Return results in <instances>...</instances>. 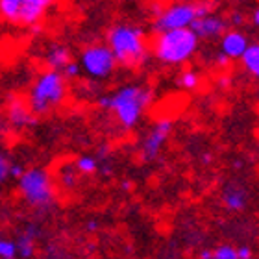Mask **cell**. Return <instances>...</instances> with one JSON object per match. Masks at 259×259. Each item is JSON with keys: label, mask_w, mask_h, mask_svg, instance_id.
Here are the masks:
<instances>
[{"label": "cell", "mask_w": 259, "mask_h": 259, "mask_svg": "<svg viewBox=\"0 0 259 259\" xmlns=\"http://www.w3.org/2000/svg\"><path fill=\"white\" fill-rule=\"evenodd\" d=\"M81 72H85L93 80H108L117 69V61L108 45H89L80 52V60H78Z\"/></svg>", "instance_id": "obj_7"}, {"label": "cell", "mask_w": 259, "mask_h": 259, "mask_svg": "<svg viewBox=\"0 0 259 259\" xmlns=\"http://www.w3.org/2000/svg\"><path fill=\"white\" fill-rule=\"evenodd\" d=\"M219 83H221V87H226L228 85V78H221V80H219Z\"/></svg>", "instance_id": "obj_32"}, {"label": "cell", "mask_w": 259, "mask_h": 259, "mask_svg": "<svg viewBox=\"0 0 259 259\" xmlns=\"http://www.w3.org/2000/svg\"><path fill=\"white\" fill-rule=\"evenodd\" d=\"M250 21H252V24H254L255 28L259 26V10H257V8L252 11V17H250Z\"/></svg>", "instance_id": "obj_29"}, {"label": "cell", "mask_w": 259, "mask_h": 259, "mask_svg": "<svg viewBox=\"0 0 259 259\" xmlns=\"http://www.w3.org/2000/svg\"><path fill=\"white\" fill-rule=\"evenodd\" d=\"M122 187H124V189L128 191L130 187H132V184H130V182H124V184H122Z\"/></svg>", "instance_id": "obj_33"}, {"label": "cell", "mask_w": 259, "mask_h": 259, "mask_svg": "<svg viewBox=\"0 0 259 259\" xmlns=\"http://www.w3.org/2000/svg\"><path fill=\"white\" fill-rule=\"evenodd\" d=\"M244 22V15L241 13V11H233L232 15H230V21H228V24L230 26H241Z\"/></svg>", "instance_id": "obj_26"}, {"label": "cell", "mask_w": 259, "mask_h": 259, "mask_svg": "<svg viewBox=\"0 0 259 259\" xmlns=\"http://www.w3.org/2000/svg\"><path fill=\"white\" fill-rule=\"evenodd\" d=\"M176 85L184 91H194L196 87L200 85V74L196 70H182L178 76H176Z\"/></svg>", "instance_id": "obj_18"}, {"label": "cell", "mask_w": 259, "mask_h": 259, "mask_svg": "<svg viewBox=\"0 0 259 259\" xmlns=\"http://www.w3.org/2000/svg\"><path fill=\"white\" fill-rule=\"evenodd\" d=\"M198 259H211V250L209 248L202 250V252L198 254Z\"/></svg>", "instance_id": "obj_30"}, {"label": "cell", "mask_w": 259, "mask_h": 259, "mask_svg": "<svg viewBox=\"0 0 259 259\" xmlns=\"http://www.w3.org/2000/svg\"><path fill=\"white\" fill-rule=\"evenodd\" d=\"M200 39L193 33L191 28L168 30L157 33L152 43V54L159 63L168 67H180L187 63L198 52Z\"/></svg>", "instance_id": "obj_3"}, {"label": "cell", "mask_w": 259, "mask_h": 259, "mask_svg": "<svg viewBox=\"0 0 259 259\" xmlns=\"http://www.w3.org/2000/svg\"><path fill=\"white\" fill-rule=\"evenodd\" d=\"M8 119H10L11 124L19 130L28 128V126H32L35 122L33 113L30 111L28 104H24L22 100H11L10 106H8Z\"/></svg>", "instance_id": "obj_12"}, {"label": "cell", "mask_w": 259, "mask_h": 259, "mask_svg": "<svg viewBox=\"0 0 259 259\" xmlns=\"http://www.w3.org/2000/svg\"><path fill=\"white\" fill-rule=\"evenodd\" d=\"M152 100H154V91L150 87L141 83H128L117 89L113 95L100 97L98 106L106 111L109 109L122 128L134 130L141 122Z\"/></svg>", "instance_id": "obj_1"}, {"label": "cell", "mask_w": 259, "mask_h": 259, "mask_svg": "<svg viewBox=\"0 0 259 259\" xmlns=\"http://www.w3.org/2000/svg\"><path fill=\"white\" fill-rule=\"evenodd\" d=\"M17 184H19V193L28 205H32L35 209H49L50 205H54V182L47 168H24V172L17 180Z\"/></svg>", "instance_id": "obj_5"}, {"label": "cell", "mask_w": 259, "mask_h": 259, "mask_svg": "<svg viewBox=\"0 0 259 259\" xmlns=\"http://www.w3.org/2000/svg\"><path fill=\"white\" fill-rule=\"evenodd\" d=\"M65 97H67V78L60 70L49 69L41 72L33 81L28 97V108L33 115L43 117L58 108Z\"/></svg>", "instance_id": "obj_4"}, {"label": "cell", "mask_w": 259, "mask_h": 259, "mask_svg": "<svg viewBox=\"0 0 259 259\" xmlns=\"http://www.w3.org/2000/svg\"><path fill=\"white\" fill-rule=\"evenodd\" d=\"M21 0H0V19L10 24H17Z\"/></svg>", "instance_id": "obj_19"}, {"label": "cell", "mask_w": 259, "mask_h": 259, "mask_svg": "<svg viewBox=\"0 0 259 259\" xmlns=\"http://www.w3.org/2000/svg\"><path fill=\"white\" fill-rule=\"evenodd\" d=\"M172 128L174 122L170 119H159L152 126V130L146 134L145 141H143V146H141L143 161H156L167 145V139L172 134Z\"/></svg>", "instance_id": "obj_8"}, {"label": "cell", "mask_w": 259, "mask_h": 259, "mask_svg": "<svg viewBox=\"0 0 259 259\" xmlns=\"http://www.w3.org/2000/svg\"><path fill=\"white\" fill-rule=\"evenodd\" d=\"M0 259H17V244L11 239H0Z\"/></svg>", "instance_id": "obj_22"}, {"label": "cell", "mask_w": 259, "mask_h": 259, "mask_svg": "<svg viewBox=\"0 0 259 259\" xmlns=\"http://www.w3.org/2000/svg\"><path fill=\"white\" fill-rule=\"evenodd\" d=\"M230 58H226V56L222 54V52H219V54L215 56V65L217 67H221V69H226L228 65H230Z\"/></svg>", "instance_id": "obj_28"}, {"label": "cell", "mask_w": 259, "mask_h": 259, "mask_svg": "<svg viewBox=\"0 0 259 259\" xmlns=\"http://www.w3.org/2000/svg\"><path fill=\"white\" fill-rule=\"evenodd\" d=\"M237 257L239 259H252V257H254V252H252V248H250V246H246V244H244V246H239V248H237Z\"/></svg>", "instance_id": "obj_27"}, {"label": "cell", "mask_w": 259, "mask_h": 259, "mask_svg": "<svg viewBox=\"0 0 259 259\" xmlns=\"http://www.w3.org/2000/svg\"><path fill=\"white\" fill-rule=\"evenodd\" d=\"M60 180L65 189H74L76 185H78V172H76L74 165L65 163L63 167L60 168Z\"/></svg>", "instance_id": "obj_20"}, {"label": "cell", "mask_w": 259, "mask_h": 259, "mask_svg": "<svg viewBox=\"0 0 259 259\" xmlns=\"http://www.w3.org/2000/svg\"><path fill=\"white\" fill-rule=\"evenodd\" d=\"M97 228H98V222H97V221H91L89 224H87V230H89V232H93V230H97Z\"/></svg>", "instance_id": "obj_31"}, {"label": "cell", "mask_w": 259, "mask_h": 259, "mask_svg": "<svg viewBox=\"0 0 259 259\" xmlns=\"http://www.w3.org/2000/svg\"><path fill=\"white\" fill-rule=\"evenodd\" d=\"M22 172H24V167H22V165H17V163H10V168H8V174H10V178L19 180V178H21Z\"/></svg>", "instance_id": "obj_25"}, {"label": "cell", "mask_w": 259, "mask_h": 259, "mask_svg": "<svg viewBox=\"0 0 259 259\" xmlns=\"http://www.w3.org/2000/svg\"><path fill=\"white\" fill-rule=\"evenodd\" d=\"M222 204L226 207L228 211H232V213H239V211H243L248 204V194L243 187H237V185H230L226 187L224 194H222Z\"/></svg>", "instance_id": "obj_14"}, {"label": "cell", "mask_w": 259, "mask_h": 259, "mask_svg": "<svg viewBox=\"0 0 259 259\" xmlns=\"http://www.w3.org/2000/svg\"><path fill=\"white\" fill-rule=\"evenodd\" d=\"M8 168H10V157H8V154H6L4 150H0V185L10 178Z\"/></svg>", "instance_id": "obj_24"}, {"label": "cell", "mask_w": 259, "mask_h": 259, "mask_svg": "<svg viewBox=\"0 0 259 259\" xmlns=\"http://www.w3.org/2000/svg\"><path fill=\"white\" fill-rule=\"evenodd\" d=\"M241 63H243L244 70L248 72L250 76L257 78L259 76V45L257 43H250L244 52L241 54Z\"/></svg>", "instance_id": "obj_16"}, {"label": "cell", "mask_w": 259, "mask_h": 259, "mask_svg": "<svg viewBox=\"0 0 259 259\" xmlns=\"http://www.w3.org/2000/svg\"><path fill=\"white\" fill-rule=\"evenodd\" d=\"M56 0H21L17 26H33L43 21V17L54 6Z\"/></svg>", "instance_id": "obj_10"}, {"label": "cell", "mask_w": 259, "mask_h": 259, "mask_svg": "<svg viewBox=\"0 0 259 259\" xmlns=\"http://www.w3.org/2000/svg\"><path fill=\"white\" fill-rule=\"evenodd\" d=\"M211 13L209 2H189V0H182L176 4L168 6L163 11L157 13V17L154 19V32L161 33L168 32V30H180V28H189L191 22L196 17H204Z\"/></svg>", "instance_id": "obj_6"}, {"label": "cell", "mask_w": 259, "mask_h": 259, "mask_svg": "<svg viewBox=\"0 0 259 259\" xmlns=\"http://www.w3.org/2000/svg\"><path fill=\"white\" fill-rule=\"evenodd\" d=\"M72 165H74L76 172L83 174V176H91L100 168V159L97 156H91V154H81L76 157V161Z\"/></svg>", "instance_id": "obj_17"}, {"label": "cell", "mask_w": 259, "mask_h": 259, "mask_svg": "<svg viewBox=\"0 0 259 259\" xmlns=\"http://www.w3.org/2000/svg\"><path fill=\"white\" fill-rule=\"evenodd\" d=\"M35 237H37V228L30 224L22 233H19L15 244H17V257L21 259H32L35 254Z\"/></svg>", "instance_id": "obj_13"}, {"label": "cell", "mask_w": 259, "mask_h": 259, "mask_svg": "<svg viewBox=\"0 0 259 259\" xmlns=\"http://www.w3.org/2000/svg\"><path fill=\"white\" fill-rule=\"evenodd\" d=\"M45 60H47L49 69L60 70L61 72V69H63L65 65L72 60V54H70L69 47H65V45H60V43H54V45H50L49 47Z\"/></svg>", "instance_id": "obj_15"}, {"label": "cell", "mask_w": 259, "mask_h": 259, "mask_svg": "<svg viewBox=\"0 0 259 259\" xmlns=\"http://www.w3.org/2000/svg\"><path fill=\"white\" fill-rule=\"evenodd\" d=\"M106 41L108 49L115 56L117 65L122 67H139L150 56L145 30L135 24L128 22L115 24L106 33Z\"/></svg>", "instance_id": "obj_2"}, {"label": "cell", "mask_w": 259, "mask_h": 259, "mask_svg": "<svg viewBox=\"0 0 259 259\" xmlns=\"http://www.w3.org/2000/svg\"><path fill=\"white\" fill-rule=\"evenodd\" d=\"M191 30L196 37L202 41H207V39H219L222 33L226 32L230 24L224 17L217 15V13H207L204 17H196L193 22H191Z\"/></svg>", "instance_id": "obj_9"}, {"label": "cell", "mask_w": 259, "mask_h": 259, "mask_svg": "<svg viewBox=\"0 0 259 259\" xmlns=\"http://www.w3.org/2000/svg\"><path fill=\"white\" fill-rule=\"evenodd\" d=\"M80 72H81L80 65H78V61H74V60H70L69 63H67L63 67V69H61V74H63L65 78H67V80L78 78V76H80Z\"/></svg>", "instance_id": "obj_23"}, {"label": "cell", "mask_w": 259, "mask_h": 259, "mask_svg": "<svg viewBox=\"0 0 259 259\" xmlns=\"http://www.w3.org/2000/svg\"><path fill=\"white\" fill-rule=\"evenodd\" d=\"M211 259H239L237 248L232 244H221L211 252Z\"/></svg>", "instance_id": "obj_21"}, {"label": "cell", "mask_w": 259, "mask_h": 259, "mask_svg": "<svg viewBox=\"0 0 259 259\" xmlns=\"http://www.w3.org/2000/svg\"><path fill=\"white\" fill-rule=\"evenodd\" d=\"M219 39H221V52L230 60H239L244 49L250 45L248 35L241 30H226Z\"/></svg>", "instance_id": "obj_11"}]
</instances>
